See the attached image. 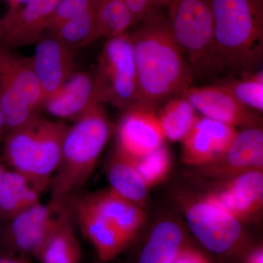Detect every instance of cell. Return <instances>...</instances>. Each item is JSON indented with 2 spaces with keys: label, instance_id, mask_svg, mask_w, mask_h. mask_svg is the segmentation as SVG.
I'll use <instances>...</instances> for the list:
<instances>
[{
  "label": "cell",
  "instance_id": "cell-25",
  "mask_svg": "<svg viewBox=\"0 0 263 263\" xmlns=\"http://www.w3.org/2000/svg\"><path fill=\"white\" fill-rule=\"evenodd\" d=\"M51 33L71 51L80 49L98 39L95 8L71 18Z\"/></svg>",
  "mask_w": 263,
  "mask_h": 263
},
{
  "label": "cell",
  "instance_id": "cell-7",
  "mask_svg": "<svg viewBox=\"0 0 263 263\" xmlns=\"http://www.w3.org/2000/svg\"><path fill=\"white\" fill-rule=\"evenodd\" d=\"M93 71L100 103H110L126 110L139 103L136 62L129 32L107 40Z\"/></svg>",
  "mask_w": 263,
  "mask_h": 263
},
{
  "label": "cell",
  "instance_id": "cell-22",
  "mask_svg": "<svg viewBox=\"0 0 263 263\" xmlns=\"http://www.w3.org/2000/svg\"><path fill=\"white\" fill-rule=\"evenodd\" d=\"M40 195L22 175L6 171L0 183V216L10 220L40 202Z\"/></svg>",
  "mask_w": 263,
  "mask_h": 263
},
{
  "label": "cell",
  "instance_id": "cell-6",
  "mask_svg": "<svg viewBox=\"0 0 263 263\" xmlns=\"http://www.w3.org/2000/svg\"><path fill=\"white\" fill-rule=\"evenodd\" d=\"M170 29L194 75L216 69L209 0H165Z\"/></svg>",
  "mask_w": 263,
  "mask_h": 263
},
{
  "label": "cell",
  "instance_id": "cell-32",
  "mask_svg": "<svg viewBox=\"0 0 263 263\" xmlns=\"http://www.w3.org/2000/svg\"><path fill=\"white\" fill-rule=\"evenodd\" d=\"M247 263H263V250L262 247L255 249L249 256Z\"/></svg>",
  "mask_w": 263,
  "mask_h": 263
},
{
  "label": "cell",
  "instance_id": "cell-16",
  "mask_svg": "<svg viewBox=\"0 0 263 263\" xmlns=\"http://www.w3.org/2000/svg\"><path fill=\"white\" fill-rule=\"evenodd\" d=\"M98 104L94 71L74 72L43 107L53 117L76 122Z\"/></svg>",
  "mask_w": 263,
  "mask_h": 263
},
{
  "label": "cell",
  "instance_id": "cell-1",
  "mask_svg": "<svg viewBox=\"0 0 263 263\" xmlns=\"http://www.w3.org/2000/svg\"><path fill=\"white\" fill-rule=\"evenodd\" d=\"M136 62L139 103L155 108L181 96L190 87L194 73L162 13L138 24L129 32Z\"/></svg>",
  "mask_w": 263,
  "mask_h": 263
},
{
  "label": "cell",
  "instance_id": "cell-28",
  "mask_svg": "<svg viewBox=\"0 0 263 263\" xmlns=\"http://www.w3.org/2000/svg\"><path fill=\"white\" fill-rule=\"evenodd\" d=\"M98 0H62L47 25L46 32H51L71 18L95 9Z\"/></svg>",
  "mask_w": 263,
  "mask_h": 263
},
{
  "label": "cell",
  "instance_id": "cell-18",
  "mask_svg": "<svg viewBox=\"0 0 263 263\" xmlns=\"http://www.w3.org/2000/svg\"><path fill=\"white\" fill-rule=\"evenodd\" d=\"M72 212L83 234L94 246L101 260L114 259L129 245L116 227L102 216L86 197L76 202Z\"/></svg>",
  "mask_w": 263,
  "mask_h": 263
},
{
  "label": "cell",
  "instance_id": "cell-15",
  "mask_svg": "<svg viewBox=\"0 0 263 263\" xmlns=\"http://www.w3.org/2000/svg\"><path fill=\"white\" fill-rule=\"evenodd\" d=\"M206 166L208 173L218 177L233 178L248 171H262V127L252 126L238 131L226 153Z\"/></svg>",
  "mask_w": 263,
  "mask_h": 263
},
{
  "label": "cell",
  "instance_id": "cell-19",
  "mask_svg": "<svg viewBox=\"0 0 263 263\" xmlns=\"http://www.w3.org/2000/svg\"><path fill=\"white\" fill-rule=\"evenodd\" d=\"M41 263H79L81 249L72 224V210L61 204L54 229L35 254Z\"/></svg>",
  "mask_w": 263,
  "mask_h": 263
},
{
  "label": "cell",
  "instance_id": "cell-12",
  "mask_svg": "<svg viewBox=\"0 0 263 263\" xmlns=\"http://www.w3.org/2000/svg\"><path fill=\"white\" fill-rule=\"evenodd\" d=\"M236 127L199 117L183 143L182 160L190 165H209L226 153L236 136Z\"/></svg>",
  "mask_w": 263,
  "mask_h": 263
},
{
  "label": "cell",
  "instance_id": "cell-4",
  "mask_svg": "<svg viewBox=\"0 0 263 263\" xmlns=\"http://www.w3.org/2000/svg\"><path fill=\"white\" fill-rule=\"evenodd\" d=\"M68 127L65 123L38 117L5 134V161L40 194L51 184L60 164L64 137Z\"/></svg>",
  "mask_w": 263,
  "mask_h": 263
},
{
  "label": "cell",
  "instance_id": "cell-5",
  "mask_svg": "<svg viewBox=\"0 0 263 263\" xmlns=\"http://www.w3.org/2000/svg\"><path fill=\"white\" fill-rule=\"evenodd\" d=\"M44 101L32 58L0 48V103L5 134L38 117Z\"/></svg>",
  "mask_w": 263,
  "mask_h": 263
},
{
  "label": "cell",
  "instance_id": "cell-2",
  "mask_svg": "<svg viewBox=\"0 0 263 263\" xmlns=\"http://www.w3.org/2000/svg\"><path fill=\"white\" fill-rule=\"evenodd\" d=\"M216 69L256 72L263 58V0H209Z\"/></svg>",
  "mask_w": 263,
  "mask_h": 263
},
{
  "label": "cell",
  "instance_id": "cell-31",
  "mask_svg": "<svg viewBox=\"0 0 263 263\" xmlns=\"http://www.w3.org/2000/svg\"><path fill=\"white\" fill-rule=\"evenodd\" d=\"M27 1L28 0H10L8 12H7L5 16L0 20V24H1L3 29H5V27L8 26L12 19L14 18L15 15L17 14V13Z\"/></svg>",
  "mask_w": 263,
  "mask_h": 263
},
{
  "label": "cell",
  "instance_id": "cell-14",
  "mask_svg": "<svg viewBox=\"0 0 263 263\" xmlns=\"http://www.w3.org/2000/svg\"><path fill=\"white\" fill-rule=\"evenodd\" d=\"M205 199L242 222L262 209V171H248L234 176Z\"/></svg>",
  "mask_w": 263,
  "mask_h": 263
},
{
  "label": "cell",
  "instance_id": "cell-21",
  "mask_svg": "<svg viewBox=\"0 0 263 263\" xmlns=\"http://www.w3.org/2000/svg\"><path fill=\"white\" fill-rule=\"evenodd\" d=\"M108 179L110 189L121 196L140 206L146 201L149 189L130 157L117 148L109 162Z\"/></svg>",
  "mask_w": 263,
  "mask_h": 263
},
{
  "label": "cell",
  "instance_id": "cell-33",
  "mask_svg": "<svg viewBox=\"0 0 263 263\" xmlns=\"http://www.w3.org/2000/svg\"><path fill=\"white\" fill-rule=\"evenodd\" d=\"M0 263H31L28 259L12 256L0 255Z\"/></svg>",
  "mask_w": 263,
  "mask_h": 263
},
{
  "label": "cell",
  "instance_id": "cell-3",
  "mask_svg": "<svg viewBox=\"0 0 263 263\" xmlns=\"http://www.w3.org/2000/svg\"><path fill=\"white\" fill-rule=\"evenodd\" d=\"M74 122L64 137L61 159L51 179V202L56 205L87 182L111 134L101 104Z\"/></svg>",
  "mask_w": 263,
  "mask_h": 263
},
{
  "label": "cell",
  "instance_id": "cell-9",
  "mask_svg": "<svg viewBox=\"0 0 263 263\" xmlns=\"http://www.w3.org/2000/svg\"><path fill=\"white\" fill-rule=\"evenodd\" d=\"M154 109L136 105L124 110L118 127V150L136 158L163 146L165 138Z\"/></svg>",
  "mask_w": 263,
  "mask_h": 263
},
{
  "label": "cell",
  "instance_id": "cell-13",
  "mask_svg": "<svg viewBox=\"0 0 263 263\" xmlns=\"http://www.w3.org/2000/svg\"><path fill=\"white\" fill-rule=\"evenodd\" d=\"M32 58L45 100L57 92L75 72L72 51L51 33L40 37Z\"/></svg>",
  "mask_w": 263,
  "mask_h": 263
},
{
  "label": "cell",
  "instance_id": "cell-23",
  "mask_svg": "<svg viewBox=\"0 0 263 263\" xmlns=\"http://www.w3.org/2000/svg\"><path fill=\"white\" fill-rule=\"evenodd\" d=\"M158 118L165 139L182 142L199 117L193 105L183 97L179 96L166 101Z\"/></svg>",
  "mask_w": 263,
  "mask_h": 263
},
{
  "label": "cell",
  "instance_id": "cell-35",
  "mask_svg": "<svg viewBox=\"0 0 263 263\" xmlns=\"http://www.w3.org/2000/svg\"><path fill=\"white\" fill-rule=\"evenodd\" d=\"M5 172H6V170L5 169L4 166H3V164L0 162V183H1L2 180H3V177H4Z\"/></svg>",
  "mask_w": 263,
  "mask_h": 263
},
{
  "label": "cell",
  "instance_id": "cell-10",
  "mask_svg": "<svg viewBox=\"0 0 263 263\" xmlns=\"http://www.w3.org/2000/svg\"><path fill=\"white\" fill-rule=\"evenodd\" d=\"M60 205L38 202L10 219L5 232L7 243L21 253L35 255L56 226Z\"/></svg>",
  "mask_w": 263,
  "mask_h": 263
},
{
  "label": "cell",
  "instance_id": "cell-27",
  "mask_svg": "<svg viewBox=\"0 0 263 263\" xmlns=\"http://www.w3.org/2000/svg\"><path fill=\"white\" fill-rule=\"evenodd\" d=\"M130 158L148 189L163 181L171 171V156L164 145L146 155Z\"/></svg>",
  "mask_w": 263,
  "mask_h": 263
},
{
  "label": "cell",
  "instance_id": "cell-17",
  "mask_svg": "<svg viewBox=\"0 0 263 263\" xmlns=\"http://www.w3.org/2000/svg\"><path fill=\"white\" fill-rule=\"evenodd\" d=\"M62 0H28L0 37V48L13 50L34 44L46 32Z\"/></svg>",
  "mask_w": 263,
  "mask_h": 263
},
{
  "label": "cell",
  "instance_id": "cell-20",
  "mask_svg": "<svg viewBox=\"0 0 263 263\" xmlns=\"http://www.w3.org/2000/svg\"><path fill=\"white\" fill-rule=\"evenodd\" d=\"M185 245L184 234L179 224L161 221L152 230L138 263H173Z\"/></svg>",
  "mask_w": 263,
  "mask_h": 263
},
{
  "label": "cell",
  "instance_id": "cell-34",
  "mask_svg": "<svg viewBox=\"0 0 263 263\" xmlns=\"http://www.w3.org/2000/svg\"><path fill=\"white\" fill-rule=\"evenodd\" d=\"M5 136V127L3 111H2L1 103H0V143L3 141Z\"/></svg>",
  "mask_w": 263,
  "mask_h": 263
},
{
  "label": "cell",
  "instance_id": "cell-11",
  "mask_svg": "<svg viewBox=\"0 0 263 263\" xmlns=\"http://www.w3.org/2000/svg\"><path fill=\"white\" fill-rule=\"evenodd\" d=\"M181 96L203 117L219 121L233 127L259 126L260 117L238 103L226 89L218 85L188 88Z\"/></svg>",
  "mask_w": 263,
  "mask_h": 263
},
{
  "label": "cell",
  "instance_id": "cell-26",
  "mask_svg": "<svg viewBox=\"0 0 263 263\" xmlns=\"http://www.w3.org/2000/svg\"><path fill=\"white\" fill-rule=\"evenodd\" d=\"M242 105L254 112L263 110V71L246 74L219 84Z\"/></svg>",
  "mask_w": 263,
  "mask_h": 263
},
{
  "label": "cell",
  "instance_id": "cell-24",
  "mask_svg": "<svg viewBox=\"0 0 263 263\" xmlns=\"http://www.w3.org/2000/svg\"><path fill=\"white\" fill-rule=\"evenodd\" d=\"M95 18L99 38L107 40L122 35L138 24L119 0H98Z\"/></svg>",
  "mask_w": 263,
  "mask_h": 263
},
{
  "label": "cell",
  "instance_id": "cell-30",
  "mask_svg": "<svg viewBox=\"0 0 263 263\" xmlns=\"http://www.w3.org/2000/svg\"><path fill=\"white\" fill-rule=\"evenodd\" d=\"M173 263H212L198 250L185 245Z\"/></svg>",
  "mask_w": 263,
  "mask_h": 263
},
{
  "label": "cell",
  "instance_id": "cell-8",
  "mask_svg": "<svg viewBox=\"0 0 263 263\" xmlns=\"http://www.w3.org/2000/svg\"><path fill=\"white\" fill-rule=\"evenodd\" d=\"M186 219L197 239L213 253L230 254L241 245V221L207 199L189 205Z\"/></svg>",
  "mask_w": 263,
  "mask_h": 263
},
{
  "label": "cell",
  "instance_id": "cell-29",
  "mask_svg": "<svg viewBox=\"0 0 263 263\" xmlns=\"http://www.w3.org/2000/svg\"><path fill=\"white\" fill-rule=\"evenodd\" d=\"M125 5L138 24L150 20L160 14L164 8L165 0H119Z\"/></svg>",
  "mask_w": 263,
  "mask_h": 263
}]
</instances>
